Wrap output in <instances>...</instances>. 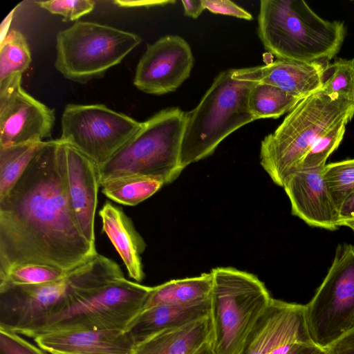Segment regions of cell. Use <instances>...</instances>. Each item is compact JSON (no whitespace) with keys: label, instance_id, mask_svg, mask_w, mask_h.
<instances>
[{"label":"cell","instance_id":"obj_33","mask_svg":"<svg viewBox=\"0 0 354 354\" xmlns=\"http://www.w3.org/2000/svg\"><path fill=\"white\" fill-rule=\"evenodd\" d=\"M203 5L212 13L252 20V15L243 8L228 0H203Z\"/></svg>","mask_w":354,"mask_h":354},{"label":"cell","instance_id":"obj_20","mask_svg":"<svg viewBox=\"0 0 354 354\" xmlns=\"http://www.w3.org/2000/svg\"><path fill=\"white\" fill-rule=\"evenodd\" d=\"M209 300L192 306L158 305L142 310L125 330L138 344L160 332L209 317Z\"/></svg>","mask_w":354,"mask_h":354},{"label":"cell","instance_id":"obj_6","mask_svg":"<svg viewBox=\"0 0 354 354\" xmlns=\"http://www.w3.org/2000/svg\"><path fill=\"white\" fill-rule=\"evenodd\" d=\"M233 69L221 72L192 111L185 112L180 165H189L210 156L218 145L240 127L255 120L248 106L254 82L236 80Z\"/></svg>","mask_w":354,"mask_h":354},{"label":"cell","instance_id":"obj_37","mask_svg":"<svg viewBox=\"0 0 354 354\" xmlns=\"http://www.w3.org/2000/svg\"><path fill=\"white\" fill-rule=\"evenodd\" d=\"M174 1H115L114 3L120 7H151L173 3Z\"/></svg>","mask_w":354,"mask_h":354},{"label":"cell","instance_id":"obj_23","mask_svg":"<svg viewBox=\"0 0 354 354\" xmlns=\"http://www.w3.org/2000/svg\"><path fill=\"white\" fill-rule=\"evenodd\" d=\"M161 180L144 176H128L100 183L102 194L118 203L134 206L153 195L163 185Z\"/></svg>","mask_w":354,"mask_h":354},{"label":"cell","instance_id":"obj_9","mask_svg":"<svg viewBox=\"0 0 354 354\" xmlns=\"http://www.w3.org/2000/svg\"><path fill=\"white\" fill-rule=\"evenodd\" d=\"M141 41L131 32L78 21L58 32L55 66L65 78L84 83L120 64Z\"/></svg>","mask_w":354,"mask_h":354},{"label":"cell","instance_id":"obj_15","mask_svg":"<svg viewBox=\"0 0 354 354\" xmlns=\"http://www.w3.org/2000/svg\"><path fill=\"white\" fill-rule=\"evenodd\" d=\"M324 167L297 169L286 178L283 187L293 215L310 226L335 230L339 227L338 210L325 184Z\"/></svg>","mask_w":354,"mask_h":354},{"label":"cell","instance_id":"obj_18","mask_svg":"<svg viewBox=\"0 0 354 354\" xmlns=\"http://www.w3.org/2000/svg\"><path fill=\"white\" fill-rule=\"evenodd\" d=\"M48 353L131 354L135 343L125 330L90 329L50 332L34 337Z\"/></svg>","mask_w":354,"mask_h":354},{"label":"cell","instance_id":"obj_4","mask_svg":"<svg viewBox=\"0 0 354 354\" xmlns=\"http://www.w3.org/2000/svg\"><path fill=\"white\" fill-rule=\"evenodd\" d=\"M124 277L119 265L97 254L62 279L0 289V328L20 334L64 309L77 294Z\"/></svg>","mask_w":354,"mask_h":354},{"label":"cell","instance_id":"obj_32","mask_svg":"<svg viewBox=\"0 0 354 354\" xmlns=\"http://www.w3.org/2000/svg\"><path fill=\"white\" fill-rule=\"evenodd\" d=\"M0 354H46L12 331L0 328Z\"/></svg>","mask_w":354,"mask_h":354},{"label":"cell","instance_id":"obj_31","mask_svg":"<svg viewBox=\"0 0 354 354\" xmlns=\"http://www.w3.org/2000/svg\"><path fill=\"white\" fill-rule=\"evenodd\" d=\"M39 7L53 15L63 17V21H75L95 8L92 0H50L35 1Z\"/></svg>","mask_w":354,"mask_h":354},{"label":"cell","instance_id":"obj_16","mask_svg":"<svg viewBox=\"0 0 354 354\" xmlns=\"http://www.w3.org/2000/svg\"><path fill=\"white\" fill-rule=\"evenodd\" d=\"M64 143L71 207L82 234L95 245V215L100 187L98 166L73 146Z\"/></svg>","mask_w":354,"mask_h":354},{"label":"cell","instance_id":"obj_7","mask_svg":"<svg viewBox=\"0 0 354 354\" xmlns=\"http://www.w3.org/2000/svg\"><path fill=\"white\" fill-rule=\"evenodd\" d=\"M185 119V111L169 107L142 122L136 134L98 167L100 184L128 176H149L165 185L175 180L183 170L180 152Z\"/></svg>","mask_w":354,"mask_h":354},{"label":"cell","instance_id":"obj_10","mask_svg":"<svg viewBox=\"0 0 354 354\" xmlns=\"http://www.w3.org/2000/svg\"><path fill=\"white\" fill-rule=\"evenodd\" d=\"M305 308L311 340L323 349L354 330V246H337L331 266Z\"/></svg>","mask_w":354,"mask_h":354},{"label":"cell","instance_id":"obj_2","mask_svg":"<svg viewBox=\"0 0 354 354\" xmlns=\"http://www.w3.org/2000/svg\"><path fill=\"white\" fill-rule=\"evenodd\" d=\"M258 36L277 59L328 62L339 51L346 28L317 15L302 0H261Z\"/></svg>","mask_w":354,"mask_h":354},{"label":"cell","instance_id":"obj_5","mask_svg":"<svg viewBox=\"0 0 354 354\" xmlns=\"http://www.w3.org/2000/svg\"><path fill=\"white\" fill-rule=\"evenodd\" d=\"M209 340L216 354H241L272 297L255 275L230 267L211 270Z\"/></svg>","mask_w":354,"mask_h":354},{"label":"cell","instance_id":"obj_3","mask_svg":"<svg viewBox=\"0 0 354 354\" xmlns=\"http://www.w3.org/2000/svg\"><path fill=\"white\" fill-rule=\"evenodd\" d=\"M354 117V100L322 90L301 100L261 142L260 164L283 187L315 142Z\"/></svg>","mask_w":354,"mask_h":354},{"label":"cell","instance_id":"obj_11","mask_svg":"<svg viewBox=\"0 0 354 354\" xmlns=\"http://www.w3.org/2000/svg\"><path fill=\"white\" fill-rule=\"evenodd\" d=\"M142 122L104 104H67L59 138L92 160L106 162L141 129Z\"/></svg>","mask_w":354,"mask_h":354},{"label":"cell","instance_id":"obj_35","mask_svg":"<svg viewBox=\"0 0 354 354\" xmlns=\"http://www.w3.org/2000/svg\"><path fill=\"white\" fill-rule=\"evenodd\" d=\"M339 226L354 220V191L344 201L338 209Z\"/></svg>","mask_w":354,"mask_h":354},{"label":"cell","instance_id":"obj_19","mask_svg":"<svg viewBox=\"0 0 354 354\" xmlns=\"http://www.w3.org/2000/svg\"><path fill=\"white\" fill-rule=\"evenodd\" d=\"M105 233L118 252L129 274L136 282H141L145 273L141 254L146 244L123 209L106 201L99 212Z\"/></svg>","mask_w":354,"mask_h":354},{"label":"cell","instance_id":"obj_12","mask_svg":"<svg viewBox=\"0 0 354 354\" xmlns=\"http://www.w3.org/2000/svg\"><path fill=\"white\" fill-rule=\"evenodd\" d=\"M21 76L0 82V147L42 142L52 133L54 110L24 90Z\"/></svg>","mask_w":354,"mask_h":354},{"label":"cell","instance_id":"obj_36","mask_svg":"<svg viewBox=\"0 0 354 354\" xmlns=\"http://www.w3.org/2000/svg\"><path fill=\"white\" fill-rule=\"evenodd\" d=\"M182 3L184 14L193 19L198 18L205 10L203 0H183Z\"/></svg>","mask_w":354,"mask_h":354},{"label":"cell","instance_id":"obj_27","mask_svg":"<svg viewBox=\"0 0 354 354\" xmlns=\"http://www.w3.org/2000/svg\"><path fill=\"white\" fill-rule=\"evenodd\" d=\"M71 271L39 263H24L13 266L0 274V289L17 286L37 285L62 279Z\"/></svg>","mask_w":354,"mask_h":354},{"label":"cell","instance_id":"obj_29","mask_svg":"<svg viewBox=\"0 0 354 354\" xmlns=\"http://www.w3.org/2000/svg\"><path fill=\"white\" fill-rule=\"evenodd\" d=\"M323 177L337 210L346 197L354 191V158L326 164Z\"/></svg>","mask_w":354,"mask_h":354},{"label":"cell","instance_id":"obj_40","mask_svg":"<svg viewBox=\"0 0 354 354\" xmlns=\"http://www.w3.org/2000/svg\"><path fill=\"white\" fill-rule=\"evenodd\" d=\"M343 226H346V227H350L354 232V220L344 223Z\"/></svg>","mask_w":354,"mask_h":354},{"label":"cell","instance_id":"obj_25","mask_svg":"<svg viewBox=\"0 0 354 354\" xmlns=\"http://www.w3.org/2000/svg\"><path fill=\"white\" fill-rule=\"evenodd\" d=\"M45 142L0 147V198L19 179Z\"/></svg>","mask_w":354,"mask_h":354},{"label":"cell","instance_id":"obj_22","mask_svg":"<svg viewBox=\"0 0 354 354\" xmlns=\"http://www.w3.org/2000/svg\"><path fill=\"white\" fill-rule=\"evenodd\" d=\"M212 288L211 272L174 279L153 287L142 310L158 305L192 306L209 301Z\"/></svg>","mask_w":354,"mask_h":354},{"label":"cell","instance_id":"obj_38","mask_svg":"<svg viewBox=\"0 0 354 354\" xmlns=\"http://www.w3.org/2000/svg\"><path fill=\"white\" fill-rule=\"evenodd\" d=\"M324 350L314 343H299L295 344L286 354H319Z\"/></svg>","mask_w":354,"mask_h":354},{"label":"cell","instance_id":"obj_26","mask_svg":"<svg viewBox=\"0 0 354 354\" xmlns=\"http://www.w3.org/2000/svg\"><path fill=\"white\" fill-rule=\"evenodd\" d=\"M31 61V53L26 37L19 30H11L1 40L0 82L22 75Z\"/></svg>","mask_w":354,"mask_h":354},{"label":"cell","instance_id":"obj_21","mask_svg":"<svg viewBox=\"0 0 354 354\" xmlns=\"http://www.w3.org/2000/svg\"><path fill=\"white\" fill-rule=\"evenodd\" d=\"M209 317L157 333L136 344L131 354H192L210 337Z\"/></svg>","mask_w":354,"mask_h":354},{"label":"cell","instance_id":"obj_14","mask_svg":"<svg viewBox=\"0 0 354 354\" xmlns=\"http://www.w3.org/2000/svg\"><path fill=\"white\" fill-rule=\"evenodd\" d=\"M299 343H313L305 305L272 298L241 354H270L279 348Z\"/></svg>","mask_w":354,"mask_h":354},{"label":"cell","instance_id":"obj_8","mask_svg":"<svg viewBox=\"0 0 354 354\" xmlns=\"http://www.w3.org/2000/svg\"><path fill=\"white\" fill-rule=\"evenodd\" d=\"M152 288L124 277L114 279L77 294L64 309L19 335L34 338L41 334L64 330H125L142 310Z\"/></svg>","mask_w":354,"mask_h":354},{"label":"cell","instance_id":"obj_34","mask_svg":"<svg viewBox=\"0 0 354 354\" xmlns=\"http://www.w3.org/2000/svg\"><path fill=\"white\" fill-rule=\"evenodd\" d=\"M326 354H354V330L345 334L326 348Z\"/></svg>","mask_w":354,"mask_h":354},{"label":"cell","instance_id":"obj_39","mask_svg":"<svg viewBox=\"0 0 354 354\" xmlns=\"http://www.w3.org/2000/svg\"><path fill=\"white\" fill-rule=\"evenodd\" d=\"M192 354H216L209 339L200 345Z\"/></svg>","mask_w":354,"mask_h":354},{"label":"cell","instance_id":"obj_1","mask_svg":"<svg viewBox=\"0 0 354 354\" xmlns=\"http://www.w3.org/2000/svg\"><path fill=\"white\" fill-rule=\"evenodd\" d=\"M97 254L71 207L64 143L47 140L0 198V274L24 263L71 271Z\"/></svg>","mask_w":354,"mask_h":354},{"label":"cell","instance_id":"obj_24","mask_svg":"<svg viewBox=\"0 0 354 354\" xmlns=\"http://www.w3.org/2000/svg\"><path fill=\"white\" fill-rule=\"evenodd\" d=\"M301 100L276 86L254 82L248 95V106L255 120L278 118L290 112Z\"/></svg>","mask_w":354,"mask_h":354},{"label":"cell","instance_id":"obj_28","mask_svg":"<svg viewBox=\"0 0 354 354\" xmlns=\"http://www.w3.org/2000/svg\"><path fill=\"white\" fill-rule=\"evenodd\" d=\"M321 90L354 100V58H339L326 63Z\"/></svg>","mask_w":354,"mask_h":354},{"label":"cell","instance_id":"obj_41","mask_svg":"<svg viewBox=\"0 0 354 354\" xmlns=\"http://www.w3.org/2000/svg\"><path fill=\"white\" fill-rule=\"evenodd\" d=\"M50 354H69V353H59V352H52V353H50Z\"/></svg>","mask_w":354,"mask_h":354},{"label":"cell","instance_id":"obj_13","mask_svg":"<svg viewBox=\"0 0 354 354\" xmlns=\"http://www.w3.org/2000/svg\"><path fill=\"white\" fill-rule=\"evenodd\" d=\"M193 66L187 41L178 35L164 36L147 45L137 64L133 84L148 94L173 92L189 77Z\"/></svg>","mask_w":354,"mask_h":354},{"label":"cell","instance_id":"obj_30","mask_svg":"<svg viewBox=\"0 0 354 354\" xmlns=\"http://www.w3.org/2000/svg\"><path fill=\"white\" fill-rule=\"evenodd\" d=\"M346 124V123H342L319 138L307 152L295 170L324 167L326 165L328 156L338 147L342 140Z\"/></svg>","mask_w":354,"mask_h":354},{"label":"cell","instance_id":"obj_17","mask_svg":"<svg viewBox=\"0 0 354 354\" xmlns=\"http://www.w3.org/2000/svg\"><path fill=\"white\" fill-rule=\"evenodd\" d=\"M326 63L277 59L265 65L233 69L232 77L270 84L303 100L321 90Z\"/></svg>","mask_w":354,"mask_h":354},{"label":"cell","instance_id":"obj_42","mask_svg":"<svg viewBox=\"0 0 354 354\" xmlns=\"http://www.w3.org/2000/svg\"><path fill=\"white\" fill-rule=\"evenodd\" d=\"M319 354H326V349L321 352Z\"/></svg>","mask_w":354,"mask_h":354}]
</instances>
